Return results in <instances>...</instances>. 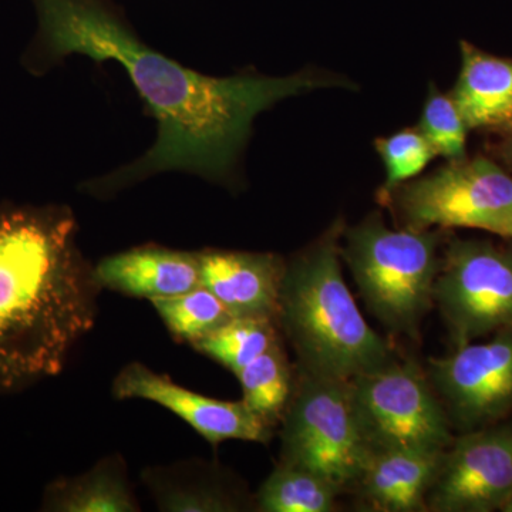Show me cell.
<instances>
[{"mask_svg": "<svg viewBox=\"0 0 512 512\" xmlns=\"http://www.w3.org/2000/svg\"><path fill=\"white\" fill-rule=\"evenodd\" d=\"M345 221L336 220L286 264L278 325L298 357V373L350 382L396 356L370 328L342 272Z\"/></svg>", "mask_w": 512, "mask_h": 512, "instance_id": "3957f363", "label": "cell"}, {"mask_svg": "<svg viewBox=\"0 0 512 512\" xmlns=\"http://www.w3.org/2000/svg\"><path fill=\"white\" fill-rule=\"evenodd\" d=\"M343 238L342 258L367 309L390 332L416 338L434 303L443 229H392L373 212Z\"/></svg>", "mask_w": 512, "mask_h": 512, "instance_id": "277c9868", "label": "cell"}, {"mask_svg": "<svg viewBox=\"0 0 512 512\" xmlns=\"http://www.w3.org/2000/svg\"><path fill=\"white\" fill-rule=\"evenodd\" d=\"M66 207L0 205V396L59 376L99 316L101 286Z\"/></svg>", "mask_w": 512, "mask_h": 512, "instance_id": "7a4b0ae2", "label": "cell"}, {"mask_svg": "<svg viewBox=\"0 0 512 512\" xmlns=\"http://www.w3.org/2000/svg\"><path fill=\"white\" fill-rule=\"evenodd\" d=\"M37 18L35 50L43 62L83 55L124 67L158 123L156 144L136 163L100 178L89 190L113 194L164 171L227 178L255 117L278 101L322 87L345 86L318 70L286 77H210L144 45L109 0H30Z\"/></svg>", "mask_w": 512, "mask_h": 512, "instance_id": "6da1fadb", "label": "cell"}, {"mask_svg": "<svg viewBox=\"0 0 512 512\" xmlns=\"http://www.w3.org/2000/svg\"><path fill=\"white\" fill-rule=\"evenodd\" d=\"M400 228L480 229L512 241V177L484 156L448 161L382 202Z\"/></svg>", "mask_w": 512, "mask_h": 512, "instance_id": "5b68a950", "label": "cell"}, {"mask_svg": "<svg viewBox=\"0 0 512 512\" xmlns=\"http://www.w3.org/2000/svg\"><path fill=\"white\" fill-rule=\"evenodd\" d=\"M512 494V420L454 437L441 456L427 507L436 512L503 511Z\"/></svg>", "mask_w": 512, "mask_h": 512, "instance_id": "30bf717a", "label": "cell"}, {"mask_svg": "<svg viewBox=\"0 0 512 512\" xmlns=\"http://www.w3.org/2000/svg\"><path fill=\"white\" fill-rule=\"evenodd\" d=\"M281 336L276 319L238 316L191 346L238 375L255 357L282 342Z\"/></svg>", "mask_w": 512, "mask_h": 512, "instance_id": "d6986e66", "label": "cell"}, {"mask_svg": "<svg viewBox=\"0 0 512 512\" xmlns=\"http://www.w3.org/2000/svg\"><path fill=\"white\" fill-rule=\"evenodd\" d=\"M436 151L447 161L467 157L468 128L450 94H443L431 83L417 126Z\"/></svg>", "mask_w": 512, "mask_h": 512, "instance_id": "603a6c76", "label": "cell"}, {"mask_svg": "<svg viewBox=\"0 0 512 512\" xmlns=\"http://www.w3.org/2000/svg\"><path fill=\"white\" fill-rule=\"evenodd\" d=\"M461 69L450 96L468 131H512V60L460 43Z\"/></svg>", "mask_w": 512, "mask_h": 512, "instance_id": "9a60e30c", "label": "cell"}, {"mask_svg": "<svg viewBox=\"0 0 512 512\" xmlns=\"http://www.w3.org/2000/svg\"><path fill=\"white\" fill-rule=\"evenodd\" d=\"M146 483L161 511L225 512L237 511L238 504L215 477H195L183 466L156 468L144 473Z\"/></svg>", "mask_w": 512, "mask_h": 512, "instance_id": "ffe728a7", "label": "cell"}, {"mask_svg": "<svg viewBox=\"0 0 512 512\" xmlns=\"http://www.w3.org/2000/svg\"><path fill=\"white\" fill-rule=\"evenodd\" d=\"M443 453L376 450L355 488L363 508L376 512L429 511L427 500Z\"/></svg>", "mask_w": 512, "mask_h": 512, "instance_id": "5bb4252c", "label": "cell"}, {"mask_svg": "<svg viewBox=\"0 0 512 512\" xmlns=\"http://www.w3.org/2000/svg\"><path fill=\"white\" fill-rule=\"evenodd\" d=\"M434 303L456 348L512 328V247L453 239L441 251Z\"/></svg>", "mask_w": 512, "mask_h": 512, "instance_id": "ba28073f", "label": "cell"}, {"mask_svg": "<svg viewBox=\"0 0 512 512\" xmlns=\"http://www.w3.org/2000/svg\"><path fill=\"white\" fill-rule=\"evenodd\" d=\"M111 394L116 400H147L164 407L214 447L227 440L266 444L274 437L275 427L242 400L225 402L192 392L140 362L128 363L117 373Z\"/></svg>", "mask_w": 512, "mask_h": 512, "instance_id": "8fae6325", "label": "cell"}, {"mask_svg": "<svg viewBox=\"0 0 512 512\" xmlns=\"http://www.w3.org/2000/svg\"><path fill=\"white\" fill-rule=\"evenodd\" d=\"M342 491L308 468L279 463L259 487L255 505L262 512H332Z\"/></svg>", "mask_w": 512, "mask_h": 512, "instance_id": "ac0fdd59", "label": "cell"}, {"mask_svg": "<svg viewBox=\"0 0 512 512\" xmlns=\"http://www.w3.org/2000/svg\"><path fill=\"white\" fill-rule=\"evenodd\" d=\"M357 419L370 447L444 453L453 443L451 421L426 370L394 356L350 380Z\"/></svg>", "mask_w": 512, "mask_h": 512, "instance_id": "52a82bcc", "label": "cell"}, {"mask_svg": "<svg viewBox=\"0 0 512 512\" xmlns=\"http://www.w3.org/2000/svg\"><path fill=\"white\" fill-rule=\"evenodd\" d=\"M501 154H503L504 160L508 164L512 165V131L507 134L503 147H501Z\"/></svg>", "mask_w": 512, "mask_h": 512, "instance_id": "cb8c5ba5", "label": "cell"}, {"mask_svg": "<svg viewBox=\"0 0 512 512\" xmlns=\"http://www.w3.org/2000/svg\"><path fill=\"white\" fill-rule=\"evenodd\" d=\"M101 289L148 301L181 295L201 286L197 252L161 247L128 249L94 266Z\"/></svg>", "mask_w": 512, "mask_h": 512, "instance_id": "4fadbf2b", "label": "cell"}, {"mask_svg": "<svg viewBox=\"0 0 512 512\" xmlns=\"http://www.w3.org/2000/svg\"><path fill=\"white\" fill-rule=\"evenodd\" d=\"M201 285L214 293L234 318L259 316L278 320L286 271L281 256L266 252H197Z\"/></svg>", "mask_w": 512, "mask_h": 512, "instance_id": "7c38bea8", "label": "cell"}, {"mask_svg": "<svg viewBox=\"0 0 512 512\" xmlns=\"http://www.w3.org/2000/svg\"><path fill=\"white\" fill-rule=\"evenodd\" d=\"M427 376L453 429H484L512 413V328L430 357Z\"/></svg>", "mask_w": 512, "mask_h": 512, "instance_id": "9c48e42d", "label": "cell"}, {"mask_svg": "<svg viewBox=\"0 0 512 512\" xmlns=\"http://www.w3.org/2000/svg\"><path fill=\"white\" fill-rule=\"evenodd\" d=\"M503 512H512V494L508 498L507 504L504 505Z\"/></svg>", "mask_w": 512, "mask_h": 512, "instance_id": "d4e9b609", "label": "cell"}, {"mask_svg": "<svg viewBox=\"0 0 512 512\" xmlns=\"http://www.w3.org/2000/svg\"><path fill=\"white\" fill-rule=\"evenodd\" d=\"M281 463L308 468L353 490L373 450L360 427L350 382L298 373L281 420Z\"/></svg>", "mask_w": 512, "mask_h": 512, "instance_id": "8992f818", "label": "cell"}, {"mask_svg": "<svg viewBox=\"0 0 512 512\" xmlns=\"http://www.w3.org/2000/svg\"><path fill=\"white\" fill-rule=\"evenodd\" d=\"M375 148L386 170V180L377 191L380 204L397 187L419 177L431 160L437 157L436 151L417 127L403 128L390 136L376 138Z\"/></svg>", "mask_w": 512, "mask_h": 512, "instance_id": "7402d4cb", "label": "cell"}, {"mask_svg": "<svg viewBox=\"0 0 512 512\" xmlns=\"http://www.w3.org/2000/svg\"><path fill=\"white\" fill-rule=\"evenodd\" d=\"M237 377L241 383L242 402L276 429L291 402L296 383L282 342L242 367Z\"/></svg>", "mask_w": 512, "mask_h": 512, "instance_id": "e0dca14e", "label": "cell"}, {"mask_svg": "<svg viewBox=\"0 0 512 512\" xmlns=\"http://www.w3.org/2000/svg\"><path fill=\"white\" fill-rule=\"evenodd\" d=\"M150 302L173 338L188 345L205 338L234 318L227 306L202 285L181 295Z\"/></svg>", "mask_w": 512, "mask_h": 512, "instance_id": "44dd1931", "label": "cell"}, {"mask_svg": "<svg viewBox=\"0 0 512 512\" xmlns=\"http://www.w3.org/2000/svg\"><path fill=\"white\" fill-rule=\"evenodd\" d=\"M43 510L138 512L141 508L128 481L126 463L119 454H111L87 473L59 478L47 485Z\"/></svg>", "mask_w": 512, "mask_h": 512, "instance_id": "2e32d148", "label": "cell"}]
</instances>
